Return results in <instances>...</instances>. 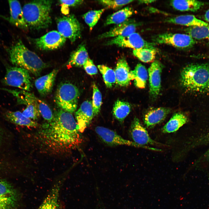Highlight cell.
<instances>
[{
    "label": "cell",
    "mask_w": 209,
    "mask_h": 209,
    "mask_svg": "<svg viewBox=\"0 0 209 209\" xmlns=\"http://www.w3.org/2000/svg\"><path fill=\"white\" fill-rule=\"evenodd\" d=\"M50 122L43 124L36 135L42 145L54 153H64L77 147L82 139L71 113L60 108Z\"/></svg>",
    "instance_id": "obj_1"
},
{
    "label": "cell",
    "mask_w": 209,
    "mask_h": 209,
    "mask_svg": "<svg viewBox=\"0 0 209 209\" xmlns=\"http://www.w3.org/2000/svg\"><path fill=\"white\" fill-rule=\"evenodd\" d=\"M180 83L186 90L199 93L209 92V63L192 64L183 68Z\"/></svg>",
    "instance_id": "obj_2"
},
{
    "label": "cell",
    "mask_w": 209,
    "mask_h": 209,
    "mask_svg": "<svg viewBox=\"0 0 209 209\" xmlns=\"http://www.w3.org/2000/svg\"><path fill=\"white\" fill-rule=\"evenodd\" d=\"M10 60L16 66L24 68L37 76L48 65L35 53L28 49L19 40L8 49Z\"/></svg>",
    "instance_id": "obj_3"
},
{
    "label": "cell",
    "mask_w": 209,
    "mask_h": 209,
    "mask_svg": "<svg viewBox=\"0 0 209 209\" xmlns=\"http://www.w3.org/2000/svg\"><path fill=\"white\" fill-rule=\"evenodd\" d=\"M52 3L51 0H34L24 5L22 8L23 13L28 28L39 30L50 26Z\"/></svg>",
    "instance_id": "obj_4"
},
{
    "label": "cell",
    "mask_w": 209,
    "mask_h": 209,
    "mask_svg": "<svg viewBox=\"0 0 209 209\" xmlns=\"http://www.w3.org/2000/svg\"><path fill=\"white\" fill-rule=\"evenodd\" d=\"M80 95L79 90L75 86L70 83L64 82L58 87L54 100L60 109L72 113L76 110Z\"/></svg>",
    "instance_id": "obj_5"
},
{
    "label": "cell",
    "mask_w": 209,
    "mask_h": 209,
    "mask_svg": "<svg viewBox=\"0 0 209 209\" xmlns=\"http://www.w3.org/2000/svg\"><path fill=\"white\" fill-rule=\"evenodd\" d=\"M6 75L2 82L4 84L29 91L31 87V78L26 70L17 66L7 65Z\"/></svg>",
    "instance_id": "obj_6"
},
{
    "label": "cell",
    "mask_w": 209,
    "mask_h": 209,
    "mask_svg": "<svg viewBox=\"0 0 209 209\" xmlns=\"http://www.w3.org/2000/svg\"><path fill=\"white\" fill-rule=\"evenodd\" d=\"M152 39L155 44H165L181 49L191 48L197 43L189 35L181 33L161 34L154 36Z\"/></svg>",
    "instance_id": "obj_7"
},
{
    "label": "cell",
    "mask_w": 209,
    "mask_h": 209,
    "mask_svg": "<svg viewBox=\"0 0 209 209\" xmlns=\"http://www.w3.org/2000/svg\"><path fill=\"white\" fill-rule=\"evenodd\" d=\"M56 23L58 31L72 42L81 37V26L74 15L59 17L57 19Z\"/></svg>",
    "instance_id": "obj_8"
},
{
    "label": "cell",
    "mask_w": 209,
    "mask_h": 209,
    "mask_svg": "<svg viewBox=\"0 0 209 209\" xmlns=\"http://www.w3.org/2000/svg\"><path fill=\"white\" fill-rule=\"evenodd\" d=\"M95 131L102 140L109 146L125 145L141 147L156 151H161L160 149L140 145L133 141L125 139L115 131L107 128L97 126L95 128Z\"/></svg>",
    "instance_id": "obj_9"
},
{
    "label": "cell",
    "mask_w": 209,
    "mask_h": 209,
    "mask_svg": "<svg viewBox=\"0 0 209 209\" xmlns=\"http://www.w3.org/2000/svg\"><path fill=\"white\" fill-rule=\"evenodd\" d=\"M155 44L145 41L138 33H136L127 36L114 37L105 44L107 46L114 45L122 48H129L134 49L146 48L157 50Z\"/></svg>",
    "instance_id": "obj_10"
},
{
    "label": "cell",
    "mask_w": 209,
    "mask_h": 209,
    "mask_svg": "<svg viewBox=\"0 0 209 209\" xmlns=\"http://www.w3.org/2000/svg\"><path fill=\"white\" fill-rule=\"evenodd\" d=\"M20 195L11 183L5 180H0V209H17Z\"/></svg>",
    "instance_id": "obj_11"
},
{
    "label": "cell",
    "mask_w": 209,
    "mask_h": 209,
    "mask_svg": "<svg viewBox=\"0 0 209 209\" xmlns=\"http://www.w3.org/2000/svg\"><path fill=\"white\" fill-rule=\"evenodd\" d=\"M66 38L58 31L52 30L39 38L34 39L36 46L43 51L53 50L58 49L64 44Z\"/></svg>",
    "instance_id": "obj_12"
},
{
    "label": "cell",
    "mask_w": 209,
    "mask_h": 209,
    "mask_svg": "<svg viewBox=\"0 0 209 209\" xmlns=\"http://www.w3.org/2000/svg\"><path fill=\"white\" fill-rule=\"evenodd\" d=\"M129 131L130 136L134 142L138 145L146 146L145 145L148 144H160L150 137L145 128L136 117L131 122Z\"/></svg>",
    "instance_id": "obj_13"
},
{
    "label": "cell",
    "mask_w": 209,
    "mask_h": 209,
    "mask_svg": "<svg viewBox=\"0 0 209 209\" xmlns=\"http://www.w3.org/2000/svg\"><path fill=\"white\" fill-rule=\"evenodd\" d=\"M163 65L158 60L154 61L148 68L149 93L153 98L158 95L161 89V75Z\"/></svg>",
    "instance_id": "obj_14"
},
{
    "label": "cell",
    "mask_w": 209,
    "mask_h": 209,
    "mask_svg": "<svg viewBox=\"0 0 209 209\" xmlns=\"http://www.w3.org/2000/svg\"><path fill=\"white\" fill-rule=\"evenodd\" d=\"M94 116L91 101L83 102L75 113V120L80 133L84 131Z\"/></svg>",
    "instance_id": "obj_15"
},
{
    "label": "cell",
    "mask_w": 209,
    "mask_h": 209,
    "mask_svg": "<svg viewBox=\"0 0 209 209\" xmlns=\"http://www.w3.org/2000/svg\"><path fill=\"white\" fill-rule=\"evenodd\" d=\"M138 26V24L135 21L128 19L122 23L116 25L108 31L99 35L98 38L127 36L135 33Z\"/></svg>",
    "instance_id": "obj_16"
},
{
    "label": "cell",
    "mask_w": 209,
    "mask_h": 209,
    "mask_svg": "<svg viewBox=\"0 0 209 209\" xmlns=\"http://www.w3.org/2000/svg\"><path fill=\"white\" fill-rule=\"evenodd\" d=\"M171 111L170 108L165 107H160L149 110L144 116L145 125L148 128L153 127L163 122Z\"/></svg>",
    "instance_id": "obj_17"
},
{
    "label": "cell",
    "mask_w": 209,
    "mask_h": 209,
    "mask_svg": "<svg viewBox=\"0 0 209 209\" xmlns=\"http://www.w3.org/2000/svg\"><path fill=\"white\" fill-rule=\"evenodd\" d=\"M58 72V70L54 69L49 73L35 80V87L41 96H45L51 93Z\"/></svg>",
    "instance_id": "obj_18"
},
{
    "label": "cell",
    "mask_w": 209,
    "mask_h": 209,
    "mask_svg": "<svg viewBox=\"0 0 209 209\" xmlns=\"http://www.w3.org/2000/svg\"><path fill=\"white\" fill-rule=\"evenodd\" d=\"M10 17L8 21L12 24L22 29L26 30L28 27L24 19L22 9L19 1L8 0Z\"/></svg>",
    "instance_id": "obj_19"
},
{
    "label": "cell",
    "mask_w": 209,
    "mask_h": 209,
    "mask_svg": "<svg viewBox=\"0 0 209 209\" xmlns=\"http://www.w3.org/2000/svg\"><path fill=\"white\" fill-rule=\"evenodd\" d=\"M130 71L128 63L124 58L118 60L114 70L116 82L121 86H128L131 80Z\"/></svg>",
    "instance_id": "obj_20"
},
{
    "label": "cell",
    "mask_w": 209,
    "mask_h": 209,
    "mask_svg": "<svg viewBox=\"0 0 209 209\" xmlns=\"http://www.w3.org/2000/svg\"><path fill=\"white\" fill-rule=\"evenodd\" d=\"M63 181L60 180L54 184L38 209H59V198Z\"/></svg>",
    "instance_id": "obj_21"
},
{
    "label": "cell",
    "mask_w": 209,
    "mask_h": 209,
    "mask_svg": "<svg viewBox=\"0 0 209 209\" xmlns=\"http://www.w3.org/2000/svg\"><path fill=\"white\" fill-rule=\"evenodd\" d=\"M165 21L168 23L192 27L206 26L209 24L206 22L197 18L193 15H181L170 18Z\"/></svg>",
    "instance_id": "obj_22"
},
{
    "label": "cell",
    "mask_w": 209,
    "mask_h": 209,
    "mask_svg": "<svg viewBox=\"0 0 209 209\" xmlns=\"http://www.w3.org/2000/svg\"><path fill=\"white\" fill-rule=\"evenodd\" d=\"M89 58L87 51L84 44H80L71 54L68 65L80 67L83 66Z\"/></svg>",
    "instance_id": "obj_23"
},
{
    "label": "cell",
    "mask_w": 209,
    "mask_h": 209,
    "mask_svg": "<svg viewBox=\"0 0 209 209\" xmlns=\"http://www.w3.org/2000/svg\"><path fill=\"white\" fill-rule=\"evenodd\" d=\"M171 5L175 9L181 11L195 12L204 5V2L195 0H175L171 1Z\"/></svg>",
    "instance_id": "obj_24"
},
{
    "label": "cell",
    "mask_w": 209,
    "mask_h": 209,
    "mask_svg": "<svg viewBox=\"0 0 209 209\" xmlns=\"http://www.w3.org/2000/svg\"><path fill=\"white\" fill-rule=\"evenodd\" d=\"M5 116L9 121L19 125L34 128L38 125L37 122L26 117L19 111H8L5 112Z\"/></svg>",
    "instance_id": "obj_25"
},
{
    "label": "cell",
    "mask_w": 209,
    "mask_h": 209,
    "mask_svg": "<svg viewBox=\"0 0 209 209\" xmlns=\"http://www.w3.org/2000/svg\"><path fill=\"white\" fill-rule=\"evenodd\" d=\"M187 116L181 112L174 113L163 127L162 131L164 133L175 132L188 121Z\"/></svg>",
    "instance_id": "obj_26"
},
{
    "label": "cell",
    "mask_w": 209,
    "mask_h": 209,
    "mask_svg": "<svg viewBox=\"0 0 209 209\" xmlns=\"http://www.w3.org/2000/svg\"><path fill=\"white\" fill-rule=\"evenodd\" d=\"M147 72L145 67L141 64H138L134 69L130 71L131 80H134V84L137 87H145L148 77Z\"/></svg>",
    "instance_id": "obj_27"
},
{
    "label": "cell",
    "mask_w": 209,
    "mask_h": 209,
    "mask_svg": "<svg viewBox=\"0 0 209 209\" xmlns=\"http://www.w3.org/2000/svg\"><path fill=\"white\" fill-rule=\"evenodd\" d=\"M134 13V11L131 8L125 7L108 16L105 23V25H117L122 23L128 19Z\"/></svg>",
    "instance_id": "obj_28"
},
{
    "label": "cell",
    "mask_w": 209,
    "mask_h": 209,
    "mask_svg": "<svg viewBox=\"0 0 209 209\" xmlns=\"http://www.w3.org/2000/svg\"><path fill=\"white\" fill-rule=\"evenodd\" d=\"M131 111V107L127 102L117 100L115 102L113 109L114 117L119 121L122 122Z\"/></svg>",
    "instance_id": "obj_29"
},
{
    "label": "cell",
    "mask_w": 209,
    "mask_h": 209,
    "mask_svg": "<svg viewBox=\"0 0 209 209\" xmlns=\"http://www.w3.org/2000/svg\"><path fill=\"white\" fill-rule=\"evenodd\" d=\"M185 30L187 34L196 40L206 39L209 45V25L188 27Z\"/></svg>",
    "instance_id": "obj_30"
},
{
    "label": "cell",
    "mask_w": 209,
    "mask_h": 209,
    "mask_svg": "<svg viewBox=\"0 0 209 209\" xmlns=\"http://www.w3.org/2000/svg\"><path fill=\"white\" fill-rule=\"evenodd\" d=\"M98 67L106 87L111 88L116 82L114 71L104 65H99Z\"/></svg>",
    "instance_id": "obj_31"
},
{
    "label": "cell",
    "mask_w": 209,
    "mask_h": 209,
    "mask_svg": "<svg viewBox=\"0 0 209 209\" xmlns=\"http://www.w3.org/2000/svg\"><path fill=\"white\" fill-rule=\"evenodd\" d=\"M157 50L143 48L133 49V54L141 61L149 62L155 58Z\"/></svg>",
    "instance_id": "obj_32"
},
{
    "label": "cell",
    "mask_w": 209,
    "mask_h": 209,
    "mask_svg": "<svg viewBox=\"0 0 209 209\" xmlns=\"http://www.w3.org/2000/svg\"><path fill=\"white\" fill-rule=\"evenodd\" d=\"M105 10L104 8L97 10L90 11L84 14L83 17L85 23L91 30L100 19Z\"/></svg>",
    "instance_id": "obj_33"
},
{
    "label": "cell",
    "mask_w": 209,
    "mask_h": 209,
    "mask_svg": "<svg viewBox=\"0 0 209 209\" xmlns=\"http://www.w3.org/2000/svg\"><path fill=\"white\" fill-rule=\"evenodd\" d=\"M93 94L92 104L95 116L98 115L100 112L102 103V96L98 87L94 83L93 85Z\"/></svg>",
    "instance_id": "obj_34"
},
{
    "label": "cell",
    "mask_w": 209,
    "mask_h": 209,
    "mask_svg": "<svg viewBox=\"0 0 209 209\" xmlns=\"http://www.w3.org/2000/svg\"><path fill=\"white\" fill-rule=\"evenodd\" d=\"M98 1L100 4L106 8L115 9L119 8L134 1L102 0Z\"/></svg>",
    "instance_id": "obj_35"
},
{
    "label": "cell",
    "mask_w": 209,
    "mask_h": 209,
    "mask_svg": "<svg viewBox=\"0 0 209 209\" xmlns=\"http://www.w3.org/2000/svg\"><path fill=\"white\" fill-rule=\"evenodd\" d=\"M22 113L26 117L34 121L38 119L41 115L37 107L33 104L26 105Z\"/></svg>",
    "instance_id": "obj_36"
},
{
    "label": "cell",
    "mask_w": 209,
    "mask_h": 209,
    "mask_svg": "<svg viewBox=\"0 0 209 209\" xmlns=\"http://www.w3.org/2000/svg\"><path fill=\"white\" fill-rule=\"evenodd\" d=\"M83 0H60L59 3L62 5L61 11L62 13L66 15L69 12V7H75L82 4Z\"/></svg>",
    "instance_id": "obj_37"
},
{
    "label": "cell",
    "mask_w": 209,
    "mask_h": 209,
    "mask_svg": "<svg viewBox=\"0 0 209 209\" xmlns=\"http://www.w3.org/2000/svg\"><path fill=\"white\" fill-rule=\"evenodd\" d=\"M83 66L86 72L89 75H93L96 74L98 73L97 68L94 64L92 60L89 58Z\"/></svg>",
    "instance_id": "obj_38"
},
{
    "label": "cell",
    "mask_w": 209,
    "mask_h": 209,
    "mask_svg": "<svg viewBox=\"0 0 209 209\" xmlns=\"http://www.w3.org/2000/svg\"><path fill=\"white\" fill-rule=\"evenodd\" d=\"M204 19L207 23H209V9L205 12L204 15Z\"/></svg>",
    "instance_id": "obj_39"
},
{
    "label": "cell",
    "mask_w": 209,
    "mask_h": 209,
    "mask_svg": "<svg viewBox=\"0 0 209 209\" xmlns=\"http://www.w3.org/2000/svg\"><path fill=\"white\" fill-rule=\"evenodd\" d=\"M156 1L155 0H143L139 1V2L141 3L149 4L152 3Z\"/></svg>",
    "instance_id": "obj_40"
},
{
    "label": "cell",
    "mask_w": 209,
    "mask_h": 209,
    "mask_svg": "<svg viewBox=\"0 0 209 209\" xmlns=\"http://www.w3.org/2000/svg\"><path fill=\"white\" fill-rule=\"evenodd\" d=\"M2 131L1 130V129L0 128V141H1V139H2Z\"/></svg>",
    "instance_id": "obj_41"
}]
</instances>
